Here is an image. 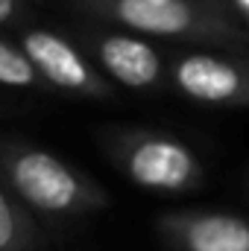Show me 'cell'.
<instances>
[{"instance_id":"5","label":"cell","mask_w":249,"mask_h":251,"mask_svg":"<svg viewBox=\"0 0 249 251\" xmlns=\"http://www.w3.org/2000/svg\"><path fill=\"white\" fill-rule=\"evenodd\" d=\"M27 59L32 67L56 88L79 94V97H94V100H109L112 88L100 73L85 62V56L62 35L53 29H30L24 32V47Z\"/></svg>"},{"instance_id":"6","label":"cell","mask_w":249,"mask_h":251,"mask_svg":"<svg viewBox=\"0 0 249 251\" xmlns=\"http://www.w3.org/2000/svg\"><path fill=\"white\" fill-rule=\"evenodd\" d=\"M164 243L176 251H249V219L214 210H185L158 219Z\"/></svg>"},{"instance_id":"7","label":"cell","mask_w":249,"mask_h":251,"mask_svg":"<svg viewBox=\"0 0 249 251\" xmlns=\"http://www.w3.org/2000/svg\"><path fill=\"white\" fill-rule=\"evenodd\" d=\"M97 59L126 88H153L161 79V56L132 35H103L97 41Z\"/></svg>"},{"instance_id":"8","label":"cell","mask_w":249,"mask_h":251,"mask_svg":"<svg viewBox=\"0 0 249 251\" xmlns=\"http://www.w3.org/2000/svg\"><path fill=\"white\" fill-rule=\"evenodd\" d=\"M41 234L30 213L0 187V251H32Z\"/></svg>"},{"instance_id":"11","label":"cell","mask_w":249,"mask_h":251,"mask_svg":"<svg viewBox=\"0 0 249 251\" xmlns=\"http://www.w3.org/2000/svg\"><path fill=\"white\" fill-rule=\"evenodd\" d=\"M241 6H244V12H249V0H238Z\"/></svg>"},{"instance_id":"4","label":"cell","mask_w":249,"mask_h":251,"mask_svg":"<svg viewBox=\"0 0 249 251\" xmlns=\"http://www.w3.org/2000/svg\"><path fill=\"white\" fill-rule=\"evenodd\" d=\"M176 88L205 105H241L249 108V59L185 53L173 62Z\"/></svg>"},{"instance_id":"1","label":"cell","mask_w":249,"mask_h":251,"mask_svg":"<svg viewBox=\"0 0 249 251\" xmlns=\"http://www.w3.org/2000/svg\"><path fill=\"white\" fill-rule=\"evenodd\" d=\"M3 173L15 196L44 216H82L106 207V193L88 176L62 158L35 149L12 146L3 152Z\"/></svg>"},{"instance_id":"10","label":"cell","mask_w":249,"mask_h":251,"mask_svg":"<svg viewBox=\"0 0 249 251\" xmlns=\"http://www.w3.org/2000/svg\"><path fill=\"white\" fill-rule=\"evenodd\" d=\"M15 9H18V0H0V24L9 21L15 15Z\"/></svg>"},{"instance_id":"9","label":"cell","mask_w":249,"mask_h":251,"mask_svg":"<svg viewBox=\"0 0 249 251\" xmlns=\"http://www.w3.org/2000/svg\"><path fill=\"white\" fill-rule=\"evenodd\" d=\"M0 85H9V88L38 85V70L27 59V53L6 41H0Z\"/></svg>"},{"instance_id":"3","label":"cell","mask_w":249,"mask_h":251,"mask_svg":"<svg viewBox=\"0 0 249 251\" xmlns=\"http://www.w3.org/2000/svg\"><path fill=\"white\" fill-rule=\"evenodd\" d=\"M115 158L141 187L161 193H185L202 184V167L185 143L161 134H124L115 143Z\"/></svg>"},{"instance_id":"2","label":"cell","mask_w":249,"mask_h":251,"mask_svg":"<svg viewBox=\"0 0 249 251\" xmlns=\"http://www.w3.org/2000/svg\"><path fill=\"white\" fill-rule=\"evenodd\" d=\"M103 18H112L129 29L164 35V38H196L217 44H244L247 35L205 0H91L88 3Z\"/></svg>"},{"instance_id":"12","label":"cell","mask_w":249,"mask_h":251,"mask_svg":"<svg viewBox=\"0 0 249 251\" xmlns=\"http://www.w3.org/2000/svg\"><path fill=\"white\" fill-rule=\"evenodd\" d=\"M150 3H161V0H150Z\"/></svg>"}]
</instances>
